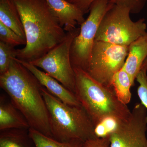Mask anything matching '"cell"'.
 <instances>
[{
    "instance_id": "ac0fdd59",
    "label": "cell",
    "mask_w": 147,
    "mask_h": 147,
    "mask_svg": "<svg viewBox=\"0 0 147 147\" xmlns=\"http://www.w3.org/2000/svg\"><path fill=\"white\" fill-rule=\"evenodd\" d=\"M29 132L35 147H82L84 144L59 142L32 128L29 129Z\"/></svg>"
},
{
    "instance_id": "8fae6325",
    "label": "cell",
    "mask_w": 147,
    "mask_h": 147,
    "mask_svg": "<svg viewBox=\"0 0 147 147\" xmlns=\"http://www.w3.org/2000/svg\"><path fill=\"white\" fill-rule=\"evenodd\" d=\"M45 1L65 32L76 29V25H81L86 20L83 11L66 0Z\"/></svg>"
},
{
    "instance_id": "4fadbf2b",
    "label": "cell",
    "mask_w": 147,
    "mask_h": 147,
    "mask_svg": "<svg viewBox=\"0 0 147 147\" xmlns=\"http://www.w3.org/2000/svg\"><path fill=\"white\" fill-rule=\"evenodd\" d=\"M30 128L25 117L11 102H6L1 97L0 130L10 129H29Z\"/></svg>"
},
{
    "instance_id": "5b68a950",
    "label": "cell",
    "mask_w": 147,
    "mask_h": 147,
    "mask_svg": "<svg viewBox=\"0 0 147 147\" xmlns=\"http://www.w3.org/2000/svg\"><path fill=\"white\" fill-rule=\"evenodd\" d=\"M131 10L125 6L115 3L102 18L95 40L129 46L140 37L147 34L144 18L134 22Z\"/></svg>"
},
{
    "instance_id": "6da1fadb",
    "label": "cell",
    "mask_w": 147,
    "mask_h": 147,
    "mask_svg": "<svg viewBox=\"0 0 147 147\" xmlns=\"http://www.w3.org/2000/svg\"><path fill=\"white\" fill-rule=\"evenodd\" d=\"M18 11L26 44L17 49L16 58L30 62L60 43L66 33L45 0H11Z\"/></svg>"
},
{
    "instance_id": "7a4b0ae2",
    "label": "cell",
    "mask_w": 147,
    "mask_h": 147,
    "mask_svg": "<svg viewBox=\"0 0 147 147\" xmlns=\"http://www.w3.org/2000/svg\"><path fill=\"white\" fill-rule=\"evenodd\" d=\"M0 86L25 117L30 128L53 138L49 113L41 92L42 86L15 58L8 70L0 75Z\"/></svg>"
},
{
    "instance_id": "e0dca14e",
    "label": "cell",
    "mask_w": 147,
    "mask_h": 147,
    "mask_svg": "<svg viewBox=\"0 0 147 147\" xmlns=\"http://www.w3.org/2000/svg\"><path fill=\"white\" fill-rule=\"evenodd\" d=\"M83 11L84 14L89 12L90 8L95 0H66ZM117 4L125 6L130 9L131 13H138L144 7L147 0H113Z\"/></svg>"
},
{
    "instance_id": "30bf717a",
    "label": "cell",
    "mask_w": 147,
    "mask_h": 147,
    "mask_svg": "<svg viewBox=\"0 0 147 147\" xmlns=\"http://www.w3.org/2000/svg\"><path fill=\"white\" fill-rule=\"evenodd\" d=\"M15 59L32 72L40 84L51 94L62 102L73 106L82 105L75 94L69 90L56 79L28 62L21 60L17 58H15Z\"/></svg>"
},
{
    "instance_id": "52a82bcc",
    "label": "cell",
    "mask_w": 147,
    "mask_h": 147,
    "mask_svg": "<svg viewBox=\"0 0 147 147\" xmlns=\"http://www.w3.org/2000/svg\"><path fill=\"white\" fill-rule=\"evenodd\" d=\"M80 28L66 32L64 39L47 54L29 62L41 68L75 94V74L71 64L70 50L74 38L80 32Z\"/></svg>"
},
{
    "instance_id": "7402d4cb",
    "label": "cell",
    "mask_w": 147,
    "mask_h": 147,
    "mask_svg": "<svg viewBox=\"0 0 147 147\" xmlns=\"http://www.w3.org/2000/svg\"><path fill=\"white\" fill-rule=\"evenodd\" d=\"M109 137L90 139L84 142L82 147H110Z\"/></svg>"
},
{
    "instance_id": "7c38bea8",
    "label": "cell",
    "mask_w": 147,
    "mask_h": 147,
    "mask_svg": "<svg viewBox=\"0 0 147 147\" xmlns=\"http://www.w3.org/2000/svg\"><path fill=\"white\" fill-rule=\"evenodd\" d=\"M147 58V34L140 37L129 46L128 55L123 68L134 85L138 74Z\"/></svg>"
},
{
    "instance_id": "603a6c76",
    "label": "cell",
    "mask_w": 147,
    "mask_h": 147,
    "mask_svg": "<svg viewBox=\"0 0 147 147\" xmlns=\"http://www.w3.org/2000/svg\"><path fill=\"white\" fill-rule=\"evenodd\" d=\"M141 69H143V70L147 71V58L145 60L144 62V63L142 65L141 70Z\"/></svg>"
},
{
    "instance_id": "8992f818",
    "label": "cell",
    "mask_w": 147,
    "mask_h": 147,
    "mask_svg": "<svg viewBox=\"0 0 147 147\" xmlns=\"http://www.w3.org/2000/svg\"><path fill=\"white\" fill-rule=\"evenodd\" d=\"M115 3L113 0H95L92 4L88 18L80 25L79 34L71 43L70 58L73 68L82 69L87 71L100 22Z\"/></svg>"
},
{
    "instance_id": "2e32d148",
    "label": "cell",
    "mask_w": 147,
    "mask_h": 147,
    "mask_svg": "<svg viewBox=\"0 0 147 147\" xmlns=\"http://www.w3.org/2000/svg\"><path fill=\"white\" fill-rule=\"evenodd\" d=\"M133 85L131 78L123 68L113 77L112 87L119 100L125 105H127L131 100L130 88Z\"/></svg>"
},
{
    "instance_id": "9a60e30c",
    "label": "cell",
    "mask_w": 147,
    "mask_h": 147,
    "mask_svg": "<svg viewBox=\"0 0 147 147\" xmlns=\"http://www.w3.org/2000/svg\"><path fill=\"white\" fill-rule=\"evenodd\" d=\"M0 147H35L29 129H10L1 131Z\"/></svg>"
},
{
    "instance_id": "3957f363",
    "label": "cell",
    "mask_w": 147,
    "mask_h": 147,
    "mask_svg": "<svg viewBox=\"0 0 147 147\" xmlns=\"http://www.w3.org/2000/svg\"><path fill=\"white\" fill-rule=\"evenodd\" d=\"M73 68L75 74V95L95 127L107 119L120 121L128 118L131 111L127 105L119 100L113 88L98 83L82 69Z\"/></svg>"
},
{
    "instance_id": "d6986e66",
    "label": "cell",
    "mask_w": 147,
    "mask_h": 147,
    "mask_svg": "<svg viewBox=\"0 0 147 147\" xmlns=\"http://www.w3.org/2000/svg\"><path fill=\"white\" fill-rule=\"evenodd\" d=\"M14 46L0 41V75L8 70L11 61L17 57Z\"/></svg>"
},
{
    "instance_id": "ba28073f",
    "label": "cell",
    "mask_w": 147,
    "mask_h": 147,
    "mask_svg": "<svg viewBox=\"0 0 147 147\" xmlns=\"http://www.w3.org/2000/svg\"><path fill=\"white\" fill-rule=\"evenodd\" d=\"M129 46L95 40L87 72L105 86L112 87L114 75L123 68Z\"/></svg>"
},
{
    "instance_id": "9c48e42d",
    "label": "cell",
    "mask_w": 147,
    "mask_h": 147,
    "mask_svg": "<svg viewBox=\"0 0 147 147\" xmlns=\"http://www.w3.org/2000/svg\"><path fill=\"white\" fill-rule=\"evenodd\" d=\"M147 111L137 103L128 119L119 122L109 135L110 147H147Z\"/></svg>"
},
{
    "instance_id": "5bb4252c",
    "label": "cell",
    "mask_w": 147,
    "mask_h": 147,
    "mask_svg": "<svg viewBox=\"0 0 147 147\" xmlns=\"http://www.w3.org/2000/svg\"><path fill=\"white\" fill-rule=\"evenodd\" d=\"M0 22L26 40L21 18L11 0H0Z\"/></svg>"
},
{
    "instance_id": "44dd1931",
    "label": "cell",
    "mask_w": 147,
    "mask_h": 147,
    "mask_svg": "<svg viewBox=\"0 0 147 147\" xmlns=\"http://www.w3.org/2000/svg\"><path fill=\"white\" fill-rule=\"evenodd\" d=\"M147 71L141 69L136 76V79L139 84L137 88V94L141 103L144 106L147 111Z\"/></svg>"
},
{
    "instance_id": "277c9868",
    "label": "cell",
    "mask_w": 147,
    "mask_h": 147,
    "mask_svg": "<svg viewBox=\"0 0 147 147\" xmlns=\"http://www.w3.org/2000/svg\"><path fill=\"white\" fill-rule=\"evenodd\" d=\"M41 92L49 113L53 138L59 142L82 143L96 138L94 124L82 105L65 104L43 86Z\"/></svg>"
},
{
    "instance_id": "ffe728a7",
    "label": "cell",
    "mask_w": 147,
    "mask_h": 147,
    "mask_svg": "<svg viewBox=\"0 0 147 147\" xmlns=\"http://www.w3.org/2000/svg\"><path fill=\"white\" fill-rule=\"evenodd\" d=\"M0 40L12 46L26 45V41L12 30L0 22Z\"/></svg>"
}]
</instances>
